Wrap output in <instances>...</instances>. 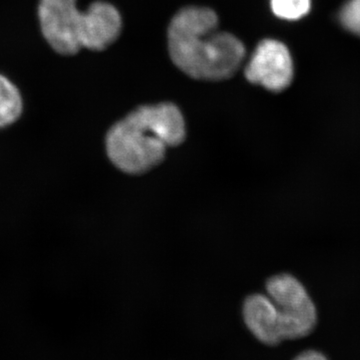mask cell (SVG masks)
<instances>
[{
  "mask_svg": "<svg viewBox=\"0 0 360 360\" xmlns=\"http://www.w3.org/2000/svg\"><path fill=\"white\" fill-rule=\"evenodd\" d=\"M246 79L272 92H281L293 79V63L288 47L276 39H264L257 45L246 65Z\"/></svg>",
  "mask_w": 360,
  "mask_h": 360,
  "instance_id": "5",
  "label": "cell"
},
{
  "mask_svg": "<svg viewBox=\"0 0 360 360\" xmlns=\"http://www.w3.org/2000/svg\"><path fill=\"white\" fill-rule=\"evenodd\" d=\"M39 18L45 40L59 54L85 49L89 13L78 11L77 0H39Z\"/></svg>",
  "mask_w": 360,
  "mask_h": 360,
  "instance_id": "4",
  "label": "cell"
},
{
  "mask_svg": "<svg viewBox=\"0 0 360 360\" xmlns=\"http://www.w3.org/2000/svg\"><path fill=\"white\" fill-rule=\"evenodd\" d=\"M271 9L277 18L297 20L310 11V0H270Z\"/></svg>",
  "mask_w": 360,
  "mask_h": 360,
  "instance_id": "8",
  "label": "cell"
},
{
  "mask_svg": "<svg viewBox=\"0 0 360 360\" xmlns=\"http://www.w3.org/2000/svg\"><path fill=\"white\" fill-rule=\"evenodd\" d=\"M89 13L85 49L99 51L108 49L120 37L122 20L120 11L112 4L96 1L86 9Z\"/></svg>",
  "mask_w": 360,
  "mask_h": 360,
  "instance_id": "6",
  "label": "cell"
},
{
  "mask_svg": "<svg viewBox=\"0 0 360 360\" xmlns=\"http://www.w3.org/2000/svg\"><path fill=\"white\" fill-rule=\"evenodd\" d=\"M22 110L23 101L20 90L8 78L0 75V129L18 122Z\"/></svg>",
  "mask_w": 360,
  "mask_h": 360,
  "instance_id": "7",
  "label": "cell"
},
{
  "mask_svg": "<svg viewBox=\"0 0 360 360\" xmlns=\"http://www.w3.org/2000/svg\"><path fill=\"white\" fill-rule=\"evenodd\" d=\"M266 295H252L243 303V319L252 335L267 345L310 335L317 322L316 309L304 286L288 274L265 283Z\"/></svg>",
  "mask_w": 360,
  "mask_h": 360,
  "instance_id": "3",
  "label": "cell"
},
{
  "mask_svg": "<svg viewBox=\"0 0 360 360\" xmlns=\"http://www.w3.org/2000/svg\"><path fill=\"white\" fill-rule=\"evenodd\" d=\"M295 360H328L324 355L316 352H307L300 354Z\"/></svg>",
  "mask_w": 360,
  "mask_h": 360,
  "instance_id": "10",
  "label": "cell"
},
{
  "mask_svg": "<svg viewBox=\"0 0 360 360\" xmlns=\"http://www.w3.org/2000/svg\"><path fill=\"white\" fill-rule=\"evenodd\" d=\"M186 137V122L175 104L141 105L108 130L106 155L123 174L141 175L162 163L167 148L184 143Z\"/></svg>",
  "mask_w": 360,
  "mask_h": 360,
  "instance_id": "2",
  "label": "cell"
},
{
  "mask_svg": "<svg viewBox=\"0 0 360 360\" xmlns=\"http://www.w3.org/2000/svg\"><path fill=\"white\" fill-rule=\"evenodd\" d=\"M168 51L175 66L200 80H224L236 75L245 58L241 40L219 32L212 9L189 6L175 14L168 27Z\"/></svg>",
  "mask_w": 360,
  "mask_h": 360,
  "instance_id": "1",
  "label": "cell"
},
{
  "mask_svg": "<svg viewBox=\"0 0 360 360\" xmlns=\"http://www.w3.org/2000/svg\"><path fill=\"white\" fill-rule=\"evenodd\" d=\"M341 25L360 37V0H350L340 13Z\"/></svg>",
  "mask_w": 360,
  "mask_h": 360,
  "instance_id": "9",
  "label": "cell"
}]
</instances>
